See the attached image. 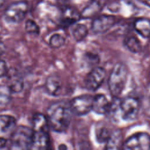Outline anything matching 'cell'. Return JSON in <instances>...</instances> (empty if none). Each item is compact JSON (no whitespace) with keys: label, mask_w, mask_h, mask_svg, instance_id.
<instances>
[{"label":"cell","mask_w":150,"mask_h":150,"mask_svg":"<svg viewBox=\"0 0 150 150\" xmlns=\"http://www.w3.org/2000/svg\"><path fill=\"white\" fill-rule=\"evenodd\" d=\"M69 104L63 101L52 103L47 110V118L50 128L57 132L66 131L71 122V115Z\"/></svg>","instance_id":"obj_1"},{"label":"cell","mask_w":150,"mask_h":150,"mask_svg":"<svg viewBox=\"0 0 150 150\" xmlns=\"http://www.w3.org/2000/svg\"><path fill=\"white\" fill-rule=\"evenodd\" d=\"M49 124L47 117L40 113L35 114L32 118L33 145L32 149H47L50 146Z\"/></svg>","instance_id":"obj_2"},{"label":"cell","mask_w":150,"mask_h":150,"mask_svg":"<svg viewBox=\"0 0 150 150\" xmlns=\"http://www.w3.org/2000/svg\"><path fill=\"white\" fill-rule=\"evenodd\" d=\"M128 71L125 65L121 62L114 66L108 79V86L111 94L118 97L122 92L127 79Z\"/></svg>","instance_id":"obj_3"},{"label":"cell","mask_w":150,"mask_h":150,"mask_svg":"<svg viewBox=\"0 0 150 150\" xmlns=\"http://www.w3.org/2000/svg\"><path fill=\"white\" fill-rule=\"evenodd\" d=\"M33 145V131L26 126L17 127L9 142L11 149H30Z\"/></svg>","instance_id":"obj_4"},{"label":"cell","mask_w":150,"mask_h":150,"mask_svg":"<svg viewBox=\"0 0 150 150\" xmlns=\"http://www.w3.org/2000/svg\"><path fill=\"white\" fill-rule=\"evenodd\" d=\"M16 127V121L13 116L0 115V149L9 144Z\"/></svg>","instance_id":"obj_5"},{"label":"cell","mask_w":150,"mask_h":150,"mask_svg":"<svg viewBox=\"0 0 150 150\" xmlns=\"http://www.w3.org/2000/svg\"><path fill=\"white\" fill-rule=\"evenodd\" d=\"M140 107V103L137 98L127 97L120 101L118 110L123 120L132 121L137 117Z\"/></svg>","instance_id":"obj_6"},{"label":"cell","mask_w":150,"mask_h":150,"mask_svg":"<svg viewBox=\"0 0 150 150\" xmlns=\"http://www.w3.org/2000/svg\"><path fill=\"white\" fill-rule=\"evenodd\" d=\"M94 97L89 94H83L73 98L69 105L72 113L82 116L87 114L92 110Z\"/></svg>","instance_id":"obj_7"},{"label":"cell","mask_w":150,"mask_h":150,"mask_svg":"<svg viewBox=\"0 0 150 150\" xmlns=\"http://www.w3.org/2000/svg\"><path fill=\"white\" fill-rule=\"evenodd\" d=\"M28 5L26 2L19 1L12 4L4 13V18L9 23H18L22 21L27 13Z\"/></svg>","instance_id":"obj_8"},{"label":"cell","mask_w":150,"mask_h":150,"mask_svg":"<svg viewBox=\"0 0 150 150\" xmlns=\"http://www.w3.org/2000/svg\"><path fill=\"white\" fill-rule=\"evenodd\" d=\"M122 146L124 149H150V135L146 132L135 134L129 137Z\"/></svg>","instance_id":"obj_9"},{"label":"cell","mask_w":150,"mask_h":150,"mask_svg":"<svg viewBox=\"0 0 150 150\" xmlns=\"http://www.w3.org/2000/svg\"><path fill=\"white\" fill-rule=\"evenodd\" d=\"M105 76L106 71L104 68L101 67H94L86 78V88L89 91H96L101 86Z\"/></svg>","instance_id":"obj_10"},{"label":"cell","mask_w":150,"mask_h":150,"mask_svg":"<svg viewBox=\"0 0 150 150\" xmlns=\"http://www.w3.org/2000/svg\"><path fill=\"white\" fill-rule=\"evenodd\" d=\"M115 22L116 19L114 16L101 15L93 20L91 23V30L95 33H104L110 30Z\"/></svg>","instance_id":"obj_11"},{"label":"cell","mask_w":150,"mask_h":150,"mask_svg":"<svg viewBox=\"0 0 150 150\" xmlns=\"http://www.w3.org/2000/svg\"><path fill=\"white\" fill-rule=\"evenodd\" d=\"M105 4V0H92L82 11L81 17L84 19H89L95 16L103 9Z\"/></svg>","instance_id":"obj_12"},{"label":"cell","mask_w":150,"mask_h":150,"mask_svg":"<svg viewBox=\"0 0 150 150\" xmlns=\"http://www.w3.org/2000/svg\"><path fill=\"white\" fill-rule=\"evenodd\" d=\"M110 105L104 95L97 94L93 98L92 110L98 114H105L109 112Z\"/></svg>","instance_id":"obj_13"},{"label":"cell","mask_w":150,"mask_h":150,"mask_svg":"<svg viewBox=\"0 0 150 150\" xmlns=\"http://www.w3.org/2000/svg\"><path fill=\"white\" fill-rule=\"evenodd\" d=\"M45 87L46 91L49 95L58 96L62 91V81L57 76H50L46 80Z\"/></svg>","instance_id":"obj_14"},{"label":"cell","mask_w":150,"mask_h":150,"mask_svg":"<svg viewBox=\"0 0 150 150\" xmlns=\"http://www.w3.org/2000/svg\"><path fill=\"white\" fill-rule=\"evenodd\" d=\"M6 76H8V86L12 90V93H20L23 87V81L22 77L15 72H11L9 70Z\"/></svg>","instance_id":"obj_15"},{"label":"cell","mask_w":150,"mask_h":150,"mask_svg":"<svg viewBox=\"0 0 150 150\" xmlns=\"http://www.w3.org/2000/svg\"><path fill=\"white\" fill-rule=\"evenodd\" d=\"M122 134L121 131L117 130L110 134L107 141V149H118L123 145Z\"/></svg>","instance_id":"obj_16"},{"label":"cell","mask_w":150,"mask_h":150,"mask_svg":"<svg viewBox=\"0 0 150 150\" xmlns=\"http://www.w3.org/2000/svg\"><path fill=\"white\" fill-rule=\"evenodd\" d=\"M135 30L144 38L150 37V21L145 18H139L134 23Z\"/></svg>","instance_id":"obj_17"},{"label":"cell","mask_w":150,"mask_h":150,"mask_svg":"<svg viewBox=\"0 0 150 150\" xmlns=\"http://www.w3.org/2000/svg\"><path fill=\"white\" fill-rule=\"evenodd\" d=\"M71 33L76 42L83 40L88 34V29L86 25L81 23H74L71 25Z\"/></svg>","instance_id":"obj_18"},{"label":"cell","mask_w":150,"mask_h":150,"mask_svg":"<svg viewBox=\"0 0 150 150\" xmlns=\"http://www.w3.org/2000/svg\"><path fill=\"white\" fill-rule=\"evenodd\" d=\"M12 91L8 85L0 86V105L8 104L12 98Z\"/></svg>","instance_id":"obj_19"},{"label":"cell","mask_w":150,"mask_h":150,"mask_svg":"<svg viewBox=\"0 0 150 150\" xmlns=\"http://www.w3.org/2000/svg\"><path fill=\"white\" fill-rule=\"evenodd\" d=\"M125 45L128 49L134 53L140 52L142 49L140 41L134 36L128 38L125 41Z\"/></svg>","instance_id":"obj_20"},{"label":"cell","mask_w":150,"mask_h":150,"mask_svg":"<svg viewBox=\"0 0 150 150\" xmlns=\"http://www.w3.org/2000/svg\"><path fill=\"white\" fill-rule=\"evenodd\" d=\"M65 43V38L58 33L53 34L49 39V45L53 48H59Z\"/></svg>","instance_id":"obj_21"},{"label":"cell","mask_w":150,"mask_h":150,"mask_svg":"<svg viewBox=\"0 0 150 150\" xmlns=\"http://www.w3.org/2000/svg\"><path fill=\"white\" fill-rule=\"evenodd\" d=\"M142 104L145 112L150 116V83L146 87Z\"/></svg>","instance_id":"obj_22"},{"label":"cell","mask_w":150,"mask_h":150,"mask_svg":"<svg viewBox=\"0 0 150 150\" xmlns=\"http://www.w3.org/2000/svg\"><path fill=\"white\" fill-rule=\"evenodd\" d=\"M25 30L31 35H39L40 28L37 23L32 20H28L25 23Z\"/></svg>","instance_id":"obj_23"},{"label":"cell","mask_w":150,"mask_h":150,"mask_svg":"<svg viewBox=\"0 0 150 150\" xmlns=\"http://www.w3.org/2000/svg\"><path fill=\"white\" fill-rule=\"evenodd\" d=\"M110 134L108 132V130L105 128L102 127L99 128L96 132V138L98 142L102 143L107 142L108 138L110 136Z\"/></svg>","instance_id":"obj_24"},{"label":"cell","mask_w":150,"mask_h":150,"mask_svg":"<svg viewBox=\"0 0 150 150\" xmlns=\"http://www.w3.org/2000/svg\"><path fill=\"white\" fill-rule=\"evenodd\" d=\"M8 71L9 69L6 62L3 59H0V78L6 76Z\"/></svg>","instance_id":"obj_25"},{"label":"cell","mask_w":150,"mask_h":150,"mask_svg":"<svg viewBox=\"0 0 150 150\" xmlns=\"http://www.w3.org/2000/svg\"><path fill=\"white\" fill-rule=\"evenodd\" d=\"M5 45L2 39L0 38V55L2 54L5 50Z\"/></svg>","instance_id":"obj_26"},{"label":"cell","mask_w":150,"mask_h":150,"mask_svg":"<svg viewBox=\"0 0 150 150\" xmlns=\"http://www.w3.org/2000/svg\"><path fill=\"white\" fill-rule=\"evenodd\" d=\"M142 3L150 6V0H139Z\"/></svg>","instance_id":"obj_27"},{"label":"cell","mask_w":150,"mask_h":150,"mask_svg":"<svg viewBox=\"0 0 150 150\" xmlns=\"http://www.w3.org/2000/svg\"><path fill=\"white\" fill-rule=\"evenodd\" d=\"M67 146L65 145H63V144H62V145H60V146H59V149H67Z\"/></svg>","instance_id":"obj_28"},{"label":"cell","mask_w":150,"mask_h":150,"mask_svg":"<svg viewBox=\"0 0 150 150\" xmlns=\"http://www.w3.org/2000/svg\"><path fill=\"white\" fill-rule=\"evenodd\" d=\"M5 0H0V7L4 4Z\"/></svg>","instance_id":"obj_29"}]
</instances>
